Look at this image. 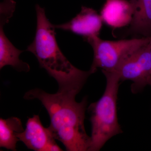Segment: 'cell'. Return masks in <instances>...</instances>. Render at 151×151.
I'll return each mask as SVG.
<instances>
[{"mask_svg": "<svg viewBox=\"0 0 151 151\" xmlns=\"http://www.w3.org/2000/svg\"><path fill=\"white\" fill-rule=\"evenodd\" d=\"M80 90L58 89L49 94L39 89H31L24 97L26 100L38 99L46 108L50 119L48 127L55 139L61 142L68 151H89L91 137L84 128L87 98L80 103L76 100Z\"/></svg>", "mask_w": 151, "mask_h": 151, "instance_id": "1", "label": "cell"}, {"mask_svg": "<svg viewBox=\"0 0 151 151\" xmlns=\"http://www.w3.org/2000/svg\"><path fill=\"white\" fill-rule=\"evenodd\" d=\"M35 9L37 20L35 37L27 50L32 52L40 67L56 80L59 89L81 91L89 76L95 72L91 69L80 70L70 63L58 46L55 28L47 17L44 9L37 4Z\"/></svg>", "mask_w": 151, "mask_h": 151, "instance_id": "2", "label": "cell"}, {"mask_svg": "<svg viewBox=\"0 0 151 151\" xmlns=\"http://www.w3.org/2000/svg\"><path fill=\"white\" fill-rule=\"evenodd\" d=\"M102 70L106 79L105 92L98 101L88 108L92 124L89 151L100 150L112 137L122 132L117 109L120 77L116 71Z\"/></svg>", "mask_w": 151, "mask_h": 151, "instance_id": "3", "label": "cell"}, {"mask_svg": "<svg viewBox=\"0 0 151 151\" xmlns=\"http://www.w3.org/2000/svg\"><path fill=\"white\" fill-rule=\"evenodd\" d=\"M86 40L92 46L94 52L90 69L96 72L98 68L106 71L116 70L128 57L148 44L151 36L111 41L94 36Z\"/></svg>", "mask_w": 151, "mask_h": 151, "instance_id": "4", "label": "cell"}, {"mask_svg": "<svg viewBox=\"0 0 151 151\" xmlns=\"http://www.w3.org/2000/svg\"><path fill=\"white\" fill-rule=\"evenodd\" d=\"M150 42L128 57L116 70H114L119 74L121 81L130 80L132 81L131 90L133 93L139 92L150 83Z\"/></svg>", "mask_w": 151, "mask_h": 151, "instance_id": "5", "label": "cell"}, {"mask_svg": "<svg viewBox=\"0 0 151 151\" xmlns=\"http://www.w3.org/2000/svg\"><path fill=\"white\" fill-rule=\"evenodd\" d=\"M16 8L14 0H4L0 6V69L10 65L19 72L29 71L28 64L19 59L23 52L17 49L9 40L4 30V26L9 22Z\"/></svg>", "mask_w": 151, "mask_h": 151, "instance_id": "6", "label": "cell"}, {"mask_svg": "<svg viewBox=\"0 0 151 151\" xmlns=\"http://www.w3.org/2000/svg\"><path fill=\"white\" fill-rule=\"evenodd\" d=\"M26 126L25 129L17 137L28 148L35 151L63 150L56 144L48 127H43L38 115L29 118Z\"/></svg>", "mask_w": 151, "mask_h": 151, "instance_id": "7", "label": "cell"}, {"mask_svg": "<svg viewBox=\"0 0 151 151\" xmlns=\"http://www.w3.org/2000/svg\"><path fill=\"white\" fill-rule=\"evenodd\" d=\"M103 22L101 16L97 11L83 6L81 12L69 22L53 25L55 29L70 32L86 39L94 36H99Z\"/></svg>", "mask_w": 151, "mask_h": 151, "instance_id": "8", "label": "cell"}, {"mask_svg": "<svg viewBox=\"0 0 151 151\" xmlns=\"http://www.w3.org/2000/svg\"><path fill=\"white\" fill-rule=\"evenodd\" d=\"M133 14L129 0H106L100 14L103 22L116 29L129 25Z\"/></svg>", "mask_w": 151, "mask_h": 151, "instance_id": "9", "label": "cell"}, {"mask_svg": "<svg viewBox=\"0 0 151 151\" xmlns=\"http://www.w3.org/2000/svg\"><path fill=\"white\" fill-rule=\"evenodd\" d=\"M133 9L129 32L143 37L151 36V0H129Z\"/></svg>", "mask_w": 151, "mask_h": 151, "instance_id": "10", "label": "cell"}, {"mask_svg": "<svg viewBox=\"0 0 151 151\" xmlns=\"http://www.w3.org/2000/svg\"><path fill=\"white\" fill-rule=\"evenodd\" d=\"M24 131L20 119L12 117L6 119H0V147L16 151L19 140L17 135Z\"/></svg>", "mask_w": 151, "mask_h": 151, "instance_id": "11", "label": "cell"}, {"mask_svg": "<svg viewBox=\"0 0 151 151\" xmlns=\"http://www.w3.org/2000/svg\"><path fill=\"white\" fill-rule=\"evenodd\" d=\"M150 85H151V82H150Z\"/></svg>", "mask_w": 151, "mask_h": 151, "instance_id": "12", "label": "cell"}]
</instances>
